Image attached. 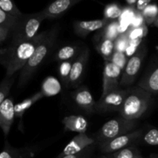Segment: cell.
Returning a JSON list of instances; mask_svg holds the SVG:
<instances>
[{
  "label": "cell",
  "instance_id": "cell-1",
  "mask_svg": "<svg viewBox=\"0 0 158 158\" xmlns=\"http://www.w3.org/2000/svg\"><path fill=\"white\" fill-rule=\"evenodd\" d=\"M42 32L29 41L10 43L0 50V63L6 69V76L11 77L23 69L35 49L46 35Z\"/></svg>",
  "mask_w": 158,
  "mask_h": 158
},
{
  "label": "cell",
  "instance_id": "cell-2",
  "mask_svg": "<svg viewBox=\"0 0 158 158\" xmlns=\"http://www.w3.org/2000/svg\"><path fill=\"white\" fill-rule=\"evenodd\" d=\"M58 33V25L54 26L52 29L46 31L45 37L38 45L26 66L20 71L18 83L19 87L24 86L29 81L37 69L49 55L55 46Z\"/></svg>",
  "mask_w": 158,
  "mask_h": 158
},
{
  "label": "cell",
  "instance_id": "cell-3",
  "mask_svg": "<svg viewBox=\"0 0 158 158\" xmlns=\"http://www.w3.org/2000/svg\"><path fill=\"white\" fill-rule=\"evenodd\" d=\"M152 95V94L138 86L130 88L119 111L120 117L127 120H138L148 111Z\"/></svg>",
  "mask_w": 158,
  "mask_h": 158
},
{
  "label": "cell",
  "instance_id": "cell-4",
  "mask_svg": "<svg viewBox=\"0 0 158 158\" xmlns=\"http://www.w3.org/2000/svg\"><path fill=\"white\" fill-rule=\"evenodd\" d=\"M46 19L43 12L32 14H23L17 19L15 29L11 35L10 43L29 41L38 35L43 21Z\"/></svg>",
  "mask_w": 158,
  "mask_h": 158
},
{
  "label": "cell",
  "instance_id": "cell-5",
  "mask_svg": "<svg viewBox=\"0 0 158 158\" xmlns=\"http://www.w3.org/2000/svg\"><path fill=\"white\" fill-rule=\"evenodd\" d=\"M137 125V120H127L122 117L112 119L106 122L94 134V139L98 143H104L136 131Z\"/></svg>",
  "mask_w": 158,
  "mask_h": 158
},
{
  "label": "cell",
  "instance_id": "cell-6",
  "mask_svg": "<svg viewBox=\"0 0 158 158\" xmlns=\"http://www.w3.org/2000/svg\"><path fill=\"white\" fill-rule=\"evenodd\" d=\"M147 48L144 44L140 46L137 50V52L128 59L126 66L122 72L121 80L120 83V87L123 89H127L130 86L134 83L141 68L142 63L147 54Z\"/></svg>",
  "mask_w": 158,
  "mask_h": 158
},
{
  "label": "cell",
  "instance_id": "cell-7",
  "mask_svg": "<svg viewBox=\"0 0 158 158\" xmlns=\"http://www.w3.org/2000/svg\"><path fill=\"white\" fill-rule=\"evenodd\" d=\"M143 130L137 129L129 134L120 136L104 143H99V148L103 153L110 154L127 147L134 146L143 139Z\"/></svg>",
  "mask_w": 158,
  "mask_h": 158
},
{
  "label": "cell",
  "instance_id": "cell-8",
  "mask_svg": "<svg viewBox=\"0 0 158 158\" xmlns=\"http://www.w3.org/2000/svg\"><path fill=\"white\" fill-rule=\"evenodd\" d=\"M127 89H118L109 92L101 96L98 102H97L96 112L110 113L119 112L124 102L125 98L129 92Z\"/></svg>",
  "mask_w": 158,
  "mask_h": 158
},
{
  "label": "cell",
  "instance_id": "cell-9",
  "mask_svg": "<svg viewBox=\"0 0 158 158\" xmlns=\"http://www.w3.org/2000/svg\"><path fill=\"white\" fill-rule=\"evenodd\" d=\"M122 69L110 61H104L103 72V93L102 95L120 89V83L122 77Z\"/></svg>",
  "mask_w": 158,
  "mask_h": 158
},
{
  "label": "cell",
  "instance_id": "cell-10",
  "mask_svg": "<svg viewBox=\"0 0 158 158\" xmlns=\"http://www.w3.org/2000/svg\"><path fill=\"white\" fill-rule=\"evenodd\" d=\"M89 49L88 47H84L74 60L69 77V86L78 87L84 76L86 65L89 61Z\"/></svg>",
  "mask_w": 158,
  "mask_h": 158
},
{
  "label": "cell",
  "instance_id": "cell-11",
  "mask_svg": "<svg viewBox=\"0 0 158 158\" xmlns=\"http://www.w3.org/2000/svg\"><path fill=\"white\" fill-rule=\"evenodd\" d=\"M95 143V139L89 137L86 133L78 134L65 147L63 151L60 153L58 157L79 154L89 148V147L93 146Z\"/></svg>",
  "mask_w": 158,
  "mask_h": 158
},
{
  "label": "cell",
  "instance_id": "cell-12",
  "mask_svg": "<svg viewBox=\"0 0 158 158\" xmlns=\"http://www.w3.org/2000/svg\"><path fill=\"white\" fill-rule=\"evenodd\" d=\"M15 117L14 100L12 97H8L0 103V127L6 137L9 135Z\"/></svg>",
  "mask_w": 158,
  "mask_h": 158
},
{
  "label": "cell",
  "instance_id": "cell-13",
  "mask_svg": "<svg viewBox=\"0 0 158 158\" xmlns=\"http://www.w3.org/2000/svg\"><path fill=\"white\" fill-rule=\"evenodd\" d=\"M38 150L39 147L37 145L15 148L11 146L9 141L6 140L0 154V158H33Z\"/></svg>",
  "mask_w": 158,
  "mask_h": 158
},
{
  "label": "cell",
  "instance_id": "cell-14",
  "mask_svg": "<svg viewBox=\"0 0 158 158\" xmlns=\"http://www.w3.org/2000/svg\"><path fill=\"white\" fill-rule=\"evenodd\" d=\"M83 0H54L42 10L46 19H57Z\"/></svg>",
  "mask_w": 158,
  "mask_h": 158
},
{
  "label": "cell",
  "instance_id": "cell-15",
  "mask_svg": "<svg viewBox=\"0 0 158 158\" xmlns=\"http://www.w3.org/2000/svg\"><path fill=\"white\" fill-rule=\"evenodd\" d=\"M72 98L77 106L87 112H95L97 102L90 91L86 86H78L72 93Z\"/></svg>",
  "mask_w": 158,
  "mask_h": 158
},
{
  "label": "cell",
  "instance_id": "cell-16",
  "mask_svg": "<svg viewBox=\"0 0 158 158\" xmlns=\"http://www.w3.org/2000/svg\"><path fill=\"white\" fill-rule=\"evenodd\" d=\"M111 21L106 18L89 21H75L73 23V30L78 36L85 38L91 32L102 30Z\"/></svg>",
  "mask_w": 158,
  "mask_h": 158
},
{
  "label": "cell",
  "instance_id": "cell-17",
  "mask_svg": "<svg viewBox=\"0 0 158 158\" xmlns=\"http://www.w3.org/2000/svg\"><path fill=\"white\" fill-rule=\"evenodd\" d=\"M66 131L84 134L88 128V120L82 115H69L65 117L62 121Z\"/></svg>",
  "mask_w": 158,
  "mask_h": 158
},
{
  "label": "cell",
  "instance_id": "cell-18",
  "mask_svg": "<svg viewBox=\"0 0 158 158\" xmlns=\"http://www.w3.org/2000/svg\"><path fill=\"white\" fill-rule=\"evenodd\" d=\"M18 17L6 13L0 9V43L2 45L11 37Z\"/></svg>",
  "mask_w": 158,
  "mask_h": 158
},
{
  "label": "cell",
  "instance_id": "cell-19",
  "mask_svg": "<svg viewBox=\"0 0 158 158\" xmlns=\"http://www.w3.org/2000/svg\"><path fill=\"white\" fill-rule=\"evenodd\" d=\"M137 86L143 88L152 94H158V64L151 68L142 77Z\"/></svg>",
  "mask_w": 158,
  "mask_h": 158
},
{
  "label": "cell",
  "instance_id": "cell-20",
  "mask_svg": "<svg viewBox=\"0 0 158 158\" xmlns=\"http://www.w3.org/2000/svg\"><path fill=\"white\" fill-rule=\"evenodd\" d=\"M82 49L79 45L69 44L60 47L56 51L55 55V60L56 61L64 62L75 60L77 56L81 52Z\"/></svg>",
  "mask_w": 158,
  "mask_h": 158
},
{
  "label": "cell",
  "instance_id": "cell-21",
  "mask_svg": "<svg viewBox=\"0 0 158 158\" xmlns=\"http://www.w3.org/2000/svg\"><path fill=\"white\" fill-rule=\"evenodd\" d=\"M44 97V94H43L41 91H39V92L35 93V94H34L32 96L29 97V98L23 100V101L20 102V103L15 104V117L19 119L20 123H22L23 117V115L25 114V113H26L32 105L35 104L37 101L41 100V99L43 98Z\"/></svg>",
  "mask_w": 158,
  "mask_h": 158
},
{
  "label": "cell",
  "instance_id": "cell-22",
  "mask_svg": "<svg viewBox=\"0 0 158 158\" xmlns=\"http://www.w3.org/2000/svg\"><path fill=\"white\" fill-rule=\"evenodd\" d=\"M96 48L97 52L104 59V61H109L115 51L114 40L106 38L100 34V37L96 42Z\"/></svg>",
  "mask_w": 158,
  "mask_h": 158
},
{
  "label": "cell",
  "instance_id": "cell-23",
  "mask_svg": "<svg viewBox=\"0 0 158 158\" xmlns=\"http://www.w3.org/2000/svg\"><path fill=\"white\" fill-rule=\"evenodd\" d=\"M60 85L56 79L53 77H48L43 83L41 91L45 97L53 96L58 94L60 91Z\"/></svg>",
  "mask_w": 158,
  "mask_h": 158
},
{
  "label": "cell",
  "instance_id": "cell-24",
  "mask_svg": "<svg viewBox=\"0 0 158 158\" xmlns=\"http://www.w3.org/2000/svg\"><path fill=\"white\" fill-rule=\"evenodd\" d=\"M113 158H143L140 151L135 146L127 147L110 154Z\"/></svg>",
  "mask_w": 158,
  "mask_h": 158
},
{
  "label": "cell",
  "instance_id": "cell-25",
  "mask_svg": "<svg viewBox=\"0 0 158 158\" xmlns=\"http://www.w3.org/2000/svg\"><path fill=\"white\" fill-rule=\"evenodd\" d=\"M15 77H16L15 75L11 77L5 76L4 79L2 80L0 83V103H2L9 97L11 88L12 87L15 82Z\"/></svg>",
  "mask_w": 158,
  "mask_h": 158
},
{
  "label": "cell",
  "instance_id": "cell-26",
  "mask_svg": "<svg viewBox=\"0 0 158 158\" xmlns=\"http://www.w3.org/2000/svg\"><path fill=\"white\" fill-rule=\"evenodd\" d=\"M74 60L60 63L59 65V75L65 86H69V77Z\"/></svg>",
  "mask_w": 158,
  "mask_h": 158
},
{
  "label": "cell",
  "instance_id": "cell-27",
  "mask_svg": "<svg viewBox=\"0 0 158 158\" xmlns=\"http://www.w3.org/2000/svg\"><path fill=\"white\" fill-rule=\"evenodd\" d=\"M120 34V24L117 21H111L102 29L101 35L106 38L115 41L116 39Z\"/></svg>",
  "mask_w": 158,
  "mask_h": 158
},
{
  "label": "cell",
  "instance_id": "cell-28",
  "mask_svg": "<svg viewBox=\"0 0 158 158\" xmlns=\"http://www.w3.org/2000/svg\"><path fill=\"white\" fill-rule=\"evenodd\" d=\"M0 9L15 17H19L23 12L19 9L14 0H0Z\"/></svg>",
  "mask_w": 158,
  "mask_h": 158
},
{
  "label": "cell",
  "instance_id": "cell-29",
  "mask_svg": "<svg viewBox=\"0 0 158 158\" xmlns=\"http://www.w3.org/2000/svg\"><path fill=\"white\" fill-rule=\"evenodd\" d=\"M123 14V9L119 5L112 3L107 5L104 9V18L110 21H115L117 19L120 18Z\"/></svg>",
  "mask_w": 158,
  "mask_h": 158
},
{
  "label": "cell",
  "instance_id": "cell-30",
  "mask_svg": "<svg viewBox=\"0 0 158 158\" xmlns=\"http://www.w3.org/2000/svg\"><path fill=\"white\" fill-rule=\"evenodd\" d=\"M130 44V38L128 32L120 33L117 39L114 41V45H115V51L120 52H126L128 46Z\"/></svg>",
  "mask_w": 158,
  "mask_h": 158
},
{
  "label": "cell",
  "instance_id": "cell-31",
  "mask_svg": "<svg viewBox=\"0 0 158 158\" xmlns=\"http://www.w3.org/2000/svg\"><path fill=\"white\" fill-rule=\"evenodd\" d=\"M158 8L156 5H150L142 12V15L144 19L145 24H154L157 17Z\"/></svg>",
  "mask_w": 158,
  "mask_h": 158
},
{
  "label": "cell",
  "instance_id": "cell-32",
  "mask_svg": "<svg viewBox=\"0 0 158 158\" xmlns=\"http://www.w3.org/2000/svg\"><path fill=\"white\" fill-rule=\"evenodd\" d=\"M128 34H129L130 40H143L147 35L148 32V27L146 24L138 26L135 28H130L128 29Z\"/></svg>",
  "mask_w": 158,
  "mask_h": 158
},
{
  "label": "cell",
  "instance_id": "cell-33",
  "mask_svg": "<svg viewBox=\"0 0 158 158\" xmlns=\"http://www.w3.org/2000/svg\"><path fill=\"white\" fill-rule=\"evenodd\" d=\"M143 140L147 144L158 146V128L153 127L143 134Z\"/></svg>",
  "mask_w": 158,
  "mask_h": 158
},
{
  "label": "cell",
  "instance_id": "cell-34",
  "mask_svg": "<svg viewBox=\"0 0 158 158\" xmlns=\"http://www.w3.org/2000/svg\"><path fill=\"white\" fill-rule=\"evenodd\" d=\"M107 61V60H106ZM109 61L112 62L113 63H114L115 65H117V66L122 69L123 70L124 69V67L126 66L127 63L128 61V58L126 54L124 52H117V51H114V54L111 56L110 60Z\"/></svg>",
  "mask_w": 158,
  "mask_h": 158
},
{
  "label": "cell",
  "instance_id": "cell-35",
  "mask_svg": "<svg viewBox=\"0 0 158 158\" xmlns=\"http://www.w3.org/2000/svg\"><path fill=\"white\" fill-rule=\"evenodd\" d=\"M153 1L154 0H137V2L136 4L135 7L137 12L138 13H142L143 12V10L148 6H149Z\"/></svg>",
  "mask_w": 158,
  "mask_h": 158
},
{
  "label": "cell",
  "instance_id": "cell-36",
  "mask_svg": "<svg viewBox=\"0 0 158 158\" xmlns=\"http://www.w3.org/2000/svg\"><path fill=\"white\" fill-rule=\"evenodd\" d=\"M91 149H92V146L89 147V148L86 149L85 151H83V152L79 153V154H72V155L63 156V157H57L56 158H86L89 155Z\"/></svg>",
  "mask_w": 158,
  "mask_h": 158
},
{
  "label": "cell",
  "instance_id": "cell-37",
  "mask_svg": "<svg viewBox=\"0 0 158 158\" xmlns=\"http://www.w3.org/2000/svg\"><path fill=\"white\" fill-rule=\"evenodd\" d=\"M127 3L128 6H132V7H136V4L137 2V0H125Z\"/></svg>",
  "mask_w": 158,
  "mask_h": 158
},
{
  "label": "cell",
  "instance_id": "cell-38",
  "mask_svg": "<svg viewBox=\"0 0 158 158\" xmlns=\"http://www.w3.org/2000/svg\"><path fill=\"white\" fill-rule=\"evenodd\" d=\"M154 25H155V26H158V15H157V19H156V20H155V22H154Z\"/></svg>",
  "mask_w": 158,
  "mask_h": 158
},
{
  "label": "cell",
  "instance_id": "cell-39",
  "mask_svg": "<svg viewBox=\"0 0 158 158\" xmlns=\"http://www.w3.org/2000/svg\"><path fill=\"white\" fill-rule=\"evenodd\" d=\"M100 158H113V157H110V156H103V157H101Z\"/></svg>",
  "mask_w": 158,
  "mask_h": 158
}]
</instances>
